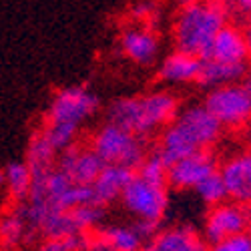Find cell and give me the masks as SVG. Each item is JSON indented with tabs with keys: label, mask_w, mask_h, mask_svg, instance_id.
<instances>
[{
	"label": "cell",
	"mask_w": 251,
	"mask_h": 251,
	"mask_svg": "<svg viewBox=\"0 0 251 251\" xmlns=\"http://www.w3.org/2000/svg\"><path fill=\"white\" fill-rule=\"evenodd\" d=\"M223 137V127L205 109V104H189L179 109L171 125L157 135L155 153L171 165L197 151H213Z\"/></svg>",
	"instance_id": "6da1fadb"
},
{
	"label": "cell",
	"mask_w": 251,
	"mask_h": 251,
	"mask_svg": "<svg viewBox=\"0 0 251 251\" xmlns=\"http://www.w3.org/2000/svg\"><path fill=\"white\" fill-rule=\"evenodd\" d=\"M179 99L169 91H153L139 97H125L107 109V123L131 131L149 141L157 137L179 113Z\"/></svg>",
	"instance_id": "7a4b0ae2"
},
{
	"label": "cell",
	"mask_w": 251,
	"mask_h": 251,
	"mask_svg": "<svg viewBox=\"0 0 251 251\" xmlns=\"http://www.w3.org/2000/svg\"><path fill=\"white\" fill-rule=\"evenodd\" d=\"M229 23V16L219 2L195 0L193 4L179 8L173 23L175 50L203 58L213 43L215 34Z\"/></svg>",
	"instance_id": "3957f363"
},
{
	"label": "cell",
	"mask_w": 251,
	"mask_h": 251,
	"mask_svg": "<svg viewBox=\"0 0 251 251\" xmlns=\"http://www.w3.org/2000/svg\"><path fill=\"white\" fill-rule=\"evenodd\" d=\"M89 147L102 161V165L127 167L131 171H135L151 151L145 139L111 123H104L95 131L89 141Z\"/></svg>",
	"instance_id": "277c9868"
},
{
	"label": "cell",
	"mask_w": 251,
	"mask_h": 251,
	"mask_svg": "<svg viewBox=\"0 0 251 251\" xmlns=\"http://www.w3.org/2000/svg\"><path fill=\"white\" fill-rule=\"evenodd\" d=\"M99 109V99L87 87H65L54 93L43 125H60L80 131Z\"/></svg>",
	"instance_id": "5b68a950"
},
{
	"label": "cell",
	"mask_w": 251,
	"mask_h": 251,
	"mask_svg": "<svg viewBox=\"0 0 251 251\" xmlns=\"http://www.w3.org/2000/svg\"><path fill=\"white\" fill-rule=\"evenodd\" d=\"M203 104L217 119L223 131H241L251 127V97L241 82L211 89Z\"/></svg>",
	"instance_id": "8992f818"
},
{
	"label": "cell",
	"mask_w": 251,
	"mask_h": 251,
	"mask_svg": "<svg viewBox=\"0 0 251 251\" xmlns=\"http://www.w3.org/2000/svg\"><path fill=\"white\" fill-rule=\"evenodd\" d=\"M167 189L169 187L153 185L133 175L131 183L123 191L119 201L135 217V221H145V223H153L161 227L167 207H169V193H167Z\"/></svg>",
	"instance_id": "52a82bcc"
},
{
	"label": "cell",
	"mask_w": 251,
	"mask_h": 251,
	"mask_svg": "<svg viewBox=\"0 0 251 251\" xmlns=\"http://www.w3.org/2000/svg\"><path fill=\"white\" fill-rule=\"evenodd\" d=\"M249 219H251V207L227 199L215 207H209L201 235L207 241V245L217 243L227 237L241 235L247 231Z\"/></svg>",
	"instance_id": "ba28073f"
},
{
	"label": "cell",
	"mask_w": 251,
	"mask_h": 251,
	"mask_svg": "<svg viewBox=\"0 0 251 251\" xmlns=\"http://www.w3.org/2000/svg\"><path fill=\"white\" fill-rule=\"evenodd\" d=\"M219 171V159L213 151H197L193 155H187L169 165L167 171V187L171 189H195V187Z\"/></svg>",
	"instance_id": "9c48e42d"
},
{
	"label": "cell",
	"mask_w": 251,
	"mask_h": 251,
	"mask_svg": "<svg viewBox=\"0 0 251 251\" xmlns=\"http://www.w3.org/2000/svg\"><path fill=\"white\" fill-rule=\"evenodd\" d=\"M102 167L104 165L95 155V151L89 145H82V143H75L73 147L60 151L54 163V169L60 171L71 183L89 185V187L93 185V181L97 179Z\"/></svg>",
	"instance_id": "30bf717a"
},
{
	"label": "cell",
	"mask_w": 251,
	"mask_h": 251,
	"mask_svg": "<svg viewBox=\"0 0 251 251\" xmlns=\"http://www.w3.org/2000/svg\"><path fill=\"white\" fill-rule=\"evenodd\" d=\"M219 175L225 185L227 199L251 207V149L219 161Z\"/></svg>",
	"instance_id": "8fae6325"
},
{
	"label": "cell",
	"mask_w": 251,
	"mask_h": 251,
	"mask_svg": "<svg viewBox=\"0 0 251 251\" xmlns=\"http://www.w3.org/2000/svg\"><path fill=\"white\" fill-rule=\"evenodd\" d=\"M143 251H209L207 241L189 225L159 227L145 241Z\"/></svg>",
	"instance_id": "7c38bea8"
},
{
	"label": "cell",
	"mask_w": 251,
	"mask_h": 251,
	"mask_svg": "<svg viewBox=\"0 0 251 251\" xmlns=\"http://www.w3.org/2000/svg\"><path fill=\"white\" fill-rule=\"evenodd\" d=\"M119 45H121V52L129 60L137 62V65H151L161 52L159 36L147 26L125 28L119 38Z\"/></svg>",
	"instance_id": "4fadbf2b"
},
{
	"label": "cell",
	"mask_w": 251,
	"mask_h": 251,
	"mask_svg": "<svg viewBox=\"0 0 251 251\" xmlns=\"http://www.w3.org/2000/svg\"><path fill=\"white\" fill-rule=\"evenodd\" d=\"M203 58H211L225 65H249V56L245 49V40L237 25L227 23L209 45V50Z\"/></svg>",
	"instance_id": "5bb4252c"
},
{
	"label": "cell",
	"mask_w": 251,
	"mask_h": 251,
	"mask_svg": "<svg viewBox=\"0 0 251 251\" xmlns=\"http://www.w3.org/2000/svg\"><path fill=\"white\" fill-rule=\"evenodd\" d=\"M133 175H135V171L127 169V167L104 165L91 185L95 203L100 207H107V205L119 201L123 191L127 189V185L131 183Z\"/></svg>",
	"instance_id": "9a60e30c"
},
{
	"label": "cell",
	"mask_w": 251,
	"mask_h": 251,
	"mask_svg": "<svg viewBox=\"0 0 251 251\" xmlns=\"http://www.w3.org/2000/svg\"><path fill=\"white\" fill-rule=\"evenodd\" d=\"M201 58L175 50L167 54L159 67V78L169 85H185V82H197Z\"/></svg>",
	"instance_id": "2e32d148"
},
{
	"label": "cell",
	"mask_w": 251,
	"mask_h": 251,
	"mask_svg": "<svg viewBox=\"0 0 251 251\" xmlns=\"http://www.w3.org/2000/svg\"><path fill=\"white\" fill-rule=\"evenodd\" d=\"M247 71L249 65H225V62H217L211 58H201L197 85L209 91L225 85H235V82H241L245 78Z\"/></svg>",
	"instance_id": "e0dca14e"
},
{
	"label": "cell",
	"mask_w": 251,
	"mask_h": 251,
	"mask_svg": "<svg viewBox=\"0 0 251 251\" xmlns=\"http://www.w3.org/2000/svg\"><path fill=\"white\" fill-rule=\"evenodd\" d=\"M56 155H58V151L52 147V143L49 141L45 131L36 129L28 139L26 155H25V163L28 165L32 177L47 175L49 171H52L54 163H56Z\"/></svg>",
	"instance_id": "ac0fdd59"
},
{
	"label": "cell",
	"mask_w": 251,
	"mask_h": 251,
	"mask_svg": "<svg viewBox=\"0 0 251 251\" xmlns=\"http://www.w3.org/2000/svg\"><path fill=\"white\" fill-rule=\"evenodd\" d=\"M32 239L36 237L30 233L16 205L0 215V251H18L20 245L30 243Z\"/></svg>",
	"instance_id": "d6986e66"
},
{
	"label": "cell",
	"mask_w": 251,
	"mask_h": 251,
	"mask_svg": "<svg viewBox=\"0 0 251 251\" xmlns=\"http://www.w3.org/2000/svg\"><path fill=\"white\" fill-rule=\"evenodd\" d=\"M4 185L2 189L6 197L16 205V203H25L32 185V173L28 169V165L25 161H12L8 163L4 169Z\"/></svg>",
	"instance_id": "ffe728a7"
},
{
	"label": "cell",
	"mask_w": 251,
	"mask_h": 251,
	"mask_svg": "<svg viewBox=\"0 0 251 251\" xmlns=\"http://www.w3.org/2000/svg\"><path fill=\"white\" fill-rule=\"evenodd\" d=\"M104 241H107L113 251H143L145 247V239L143 235L135 229V225H107V227H100L97 231Z\"/></svg>",
	"instance_id": "44dd1931"
},
{
	"label": "cell",
	"mask_w": 251,
	"mask_h": 251,
	"mask_svg": "<svg viewBox=\"0 0 251 251\" xmlns=\"http://www.w3.org/2000/svg\"><path fill=\"white\" fill-rule=\"evenodd\" d=\"M167 171H169V165H167L155 151H149L147 157L143 159V163L135 169V175L147 183L167 187Z\"/></svg>",
	"instance_id": "7402d4cb"
},
{
	"label": "cell",
	"mask_w": 251,
	"mask_h": 251,
	"mask_svg": "<svg viewBox=\"0 0 251 251\" xmlns=\"http://www.w3.org/2000/svg\"><path fill=\"white\" fill-rule=\"evenodd\" d=\"M195 193L209 207H215V205L227 201V191H225V185H223V179H221L219 171L213 173V175H209L207 179H203L195 187Z\"/></svg>",
	"instance_id": "603a6c76"
},
{
	"label": "cell",
	"mask_w": 251,
	"mask_h": 251,
	"mask_svg": "<svg viewBox=\"0 0 251 251\" xmlns=\"http://www.w3.org/2000/svg\"><path fill=\"white\" fill-rule=\"evenodd\" d=\"M93 233H76L60 239H43L36 251H85Z\"/></svg>",
	"instance_id": "cb8c5ba5"
},
{
	"label": "cell",
	"mask_w": 251,
	"mask_h": 251,
	"mask_svg": "<svg viewBox=\"0 0 251 251\" xmlns=\"http://www.w3.org/2000/svg\"><path fill=\"white\" fill-rule=\"evenodd\" d=\"M209 251H251V239L247 237V233L227 237L217 243H211L209 245Z\"/></svg>",
	"instance_id": "d4e9b609"
},
{
	"label": "cell",
	"mask_w": 251,
	"mask_h": 251,
	"mask_svg": "<svg viewBox=\"0 0 251 251\" xmlns=\"http://www.w3.org/2000/svg\"><path fill=\"white\" fill-rule=\"evenodd\" d=\"M223 8L229 16V20H245L251 14V0H223Z\"/></svg>",
	"instance_id": "484cf974"
},
{
	"label": "cell",
	"mask_w": 251,
	"mask_h": 251,
	"mask_svg": "<svg viewBox=\"0 0 251 251\" xmlns=\"http://www.w3.org/2000/svg\"><path fill=\"white\" fill-rule=\"evenodd\" d=\"M85 251H113V247L104 241L97 231L91 235V239H89V245H87V249Z\"/></svg>",
	"instance_id": "4316f807"
},
{
	"label": "cell",
	"mask_w": 251,
	"mask_h": 251,
	"mask_svg": "<svg viewBox=\"0 0 251 251\" xmlns=\"http://www.w3.org/2000/svg\"><path fill=\"white\" fill-rule=\"evenodd\" d=\"M241 34H243V40H245V49H247V56H249V62H251V14L241 20Z\"/></svg>",
	"instance_id": "83f0119b"
},
{
	"label": "cell",
	"mask_w": 251,
	"mask_h": 251,
	"mask_svg": "<svg viewBox=\"0 0 251 251\" xmlns=\"http://www.w3.org/2000/svg\"><path fill=\"white\" fill-rule=\"evenodd\" d=\"M241 85H243V89L249 93V97H251V69L247 71V75H245V78L241 80Z\"/></svg>",
	"instance_id": "f1b7e54d"
},
{
	"label": "cell",
	"mask_w": 251,
	"mask_h": 251,
	"mask_svg": "<svg viewBox=\"0 0 251 251\" xmlns=\"http://www.w3.org/2000/svg\"><path fill=\"white\" fill-rule=\"evenodd\" d=\"M175 2L179 4V8H183V6H189V4H193L195 0H175Z\"/></svg>",
	"instance_id": "f546056e"
},
{
	"label": "cell",
	"mask_w": 251,
	"mask_h": 251,
	"mask_svg": "<svg viewBox=\"0 0 251 251\" xmlns=\"http://www.w3.org/2000/svg\"><path fill=\"white\" fill-rule=\"evenodd\" d=\"M2 185H4V173L0 171V189H2Z\"/></svg>",
	"instance_id": "4dcf8cb0"
},
{
	"label": "cell",
	"mask_w": 251,
	"mask_h": 251,
	"mask_svg": "<svg viewBox=\"0 0 251 251\" xmlns=\"http://www.w3.org/2000/svg\"><path fill=\"white\" fill-rule=\"evenodd\" d=\"M245 233H247V237L251 239V219H249V225H247V231H245Z\"/></svg>",
	"instance_id": "1f68e13d"
},
{
	"label": "cell",
	"mask_w": 251,
	"mask_h": 251,
	"mask_svg": "<svg viewBox=\"0 0 251 251\" xmlns=\"http://www.w3.org/2000/svg\"><path fill=\"white\" fill-rule=\"evenodd\" d=\"M207 2H219V4H221V2H223V0H207Z\"/></svg>",
	"instance_id": "d6a6232c"
}]
</instances>
